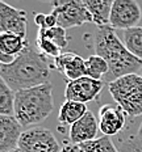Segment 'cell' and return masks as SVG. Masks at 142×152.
<instances>
[{
	"label": "cell",
	"instance_id": "obj_1",
	"mask_svg": "<svg viewBox=\"0 0 142 152\" xmlns=\"http://www.w3.org/2000/svg\"><path fill=\"white\" fill-rule=\"evenodd\" d=\"M0 77L15 92L30 89L50 83V66L46 56L28 42L12 63H0Z\"/></svg>",
	"mask_w": 142,
	"mask_h": 152
},
{
	"label": "cell",
	"instance_id": "obj_2",
	"mask_svg": "<svg viewBox=\"0 0 142 152\" xmlns=\"http://www.w3.org/2000/svg\"><path fill=\"white\" fill-rule=\"evenodd\" d=\"M93 46L96 55L102 56L109 66L108 83L126 75L138 74L142 68V61L129 53L110 25L97 28Z\"/></svg>",
	"mask_w": 142,
	"mask_h": 152
},
{
	"label": "cell",
	"instance_id": "obj_3",
	"mask_svg": "<svg viewBox=\"0 0 142 152\" xmlns=\"http://www.w3.org/2000/svg\"><path fill=\"white\" fill-rule=\"evenodd\" d=\"M54 110L53 84L16 92L15 117L23 127L36 126L43 122Z\"/></svg>",
	"mask_w": 142,
	"mask_h": 152
},
{
	"label": "cell",
	"instance_id": "obj_4",
	"mask_svg": "<svg viewBox=\"0 0 142 152\" xmlns=\"http://www.w3.org/2000/svg\"><path fill=\"white\" fill-rule=\"evenodd\" d=\"M108 91L128 117L135 118L142 115V76L140 74L126 75L110 81Z\"/></svg>",
	"mask_w": 142,
	"mask_h": 152
},
{
	"label": "cell",
	"instance_id": "obj_5",
	"mask_svg": "<svg viewBox=\"0 0 142 152\" xmlns=\"http://www.w3.org/2000/svg\"><path fill=\"white\" fill-rule=\"evenodd\" d=\"M52 13L55 15L58 26L63 29L80 26V25L93 23L90 11L82 0H70V1H53Z\"/></svg>",
	"mask_w": 142,
	"mask_h": 152
},
{
	"label": "cell",
	"instance_id": "obj_6",
	"mask_svg": "<svg viewBox=\"0 0 142 152\" xmlns=\"http://www.w3.org/2000/svg\"><path fill=\"white\" fill-rule=\"evenodd\" d=\"M18 150L21 152H61L62 147L50 130L30 127L21 135Z\"/></svg>",
	"mask_w": 142,
	"mask_h": 152
},
{
	"label": "cell",
	"instance_id": "obj_7",
	"mask_svg": "<svg viewBox=\"0 0 142 152\" xmlns=\"http://www.w3.org/2000/svg\"><path fill=\"white\" fill-rule=\"evenodd\" d=\"M142 17L141 7L134 0H115L110 12L109 25L113 29L128 30L135 28Z\"/></svg>",
	"mask_w": 142,
	"mask_h": 152
},
{
	"label": "cell",
	"instance_id": "obj_8",
	"mask_svg": "<svg viewBox=\"0 0 142 152\" xmlns=\"http://www.w3.org/2000/svg\"><path fill=\"white\" fill-rule=\"evenodd\" d=\"M104 85H105L104 80H95L88 76L67 81L65 89V99L66 101H77V102L87 104L99 97Z\"/></svg>",
	"mask_w": 142,
	"mask_h": 152
},
{
	"label": "cell",
	"instance_id": "obj_9",
	"mask_svg": "<svg viewBox=\"0 0 142 152\" xmlns=\"http://www.w3.org/2000/svg\"><path fill=\"white\" fill-rule=\"evenodd\" d=\"M128 114L117 104H105L99 110V129L105 137H117L125 130Z\"/></svg>",
	"mask_w": 142,
	"mask_h": 152
},
{
	"label": "cell",
	"instance_id": "obj_10",
	"mask_svg": "<svg viewBox=\"0 0 142 152\" xmlns=\"http://www.w3.org/2000/svg\"><path fill=\"white\" fill-rule=\"evenodd\" d=\"M26 12L0 0V33H13L26 39Z\"/></svg>",
	"mask_w": 142,
	"mask_h": 152
},
{
	"label": "cell",
	"instance_id": "obj_11",
	"mask_svg": "<svg viewBox=\"0 0 142 152\" xmlns=\"http://www.w3.org/2000/svg\"><path fill=\"white\" fill-rule=\"evenodd\" d=\"M99 121L92 112H88L75 122L68 130V138L72 144H83L87 142L95 140L99 131Z\"/></svg>",
	"mask_w": 142,
	"mask_h": 152
},
{
	"label": "cell",
	"instance_id": "obj_12",
	"mask_svg": "<svg viewBox=\"0 0 142 152\" xmlns=\"http://www.w3.org/2000/svg\"><path fill=\"white\" fill-rule=\"evenodd\" d=\"M53 66L67 79V81L86 76V59L75 53H62L58 58L53 59Z\"/></svg>",
	"mask_w": 142,
	"mask_h": 152
},
{
	"label": "cell",
	"instance_id": "obj_13",
	"mask_svg": "<svg viewBox=\"0 0 142 152\" xmlns=\"http://www.w3.org/2000/svg\"><path fill=\"white\" fill-rule=\"evenodd\" d=\"M23 132V126L15 115H0V152H9L18 148Z\"/></svg>",
	"mask_w": 142,
	"mask_h": 152
},
{
	"label": "cell",
	"instance_id": "obj_14",
	"mask_svg": "<svg viewBox=\"0 0 142 152\" xmlns=\"http://www.w3.org/2000/svg\"><path fill=\"white\" fill-rule=\"evenodd\" d=\"M83 1L92 16L93 24L97 28L109 25L110 12L115 0H83Z\"/></svg>",
	"mask_w": 142,
	"mask_h": 152
},
{
	"label": "cell",
	"instance_id": "obj_15",
	"mask_svg": "<svg viewBox=\"0 0 142 152\" xmlns=\"http://www.w3.org/2000/svg\"><path fill=\"white\" fill-rule=\"evenodd\" d=\"M88 112L87 105L77 101H65L59 107L58 113V122L59 126H71L78 122L82 117Z\"/></svg>",
	"mask_w": 142,
	"mask_h": 152
},
{
	"label": "cell",
	"instance_id": "obj_16",
	"mask_svg": "<svg viewBox=\"0 0 142 152\" xmlns=\"http://www.w3.org/2000/svg\"><path fill=\"white\" fill-rule=\"evenodd\" d=\"M25 38L13 33H0V53L5 55L17 56L26 46Z\"/></svg>",
	"mask_w": 142,
	"mask_h": 152
},
{
	"label": "cell",
	"instance_id": "obj_17",
	"mask_svg": "<svg viewBox=\"0 0 142 152\" xmlns=\"http://www.w3.org/2000/svg\"><path fill=\"white\" fill-rule=\"evenodd\" d=\"M124 45L132 55L142 61V26H135L124 31Z\"/></svg>",
	"mask_w": 142,
	"mask_h": 152
},
{
	"label": "cell",
	"instance_id": "obj_18",
	"mask_svg": "<svg viewBox=\"0 0 142 152\" xmlns=\"http://www.w3.org/2000/svg\"><path fill=\"white\" fill-rule=\"evenodd\" d=\"M109 74V66L102 56L91 55L86 59V76L95 80H103V76Z\"/></svg>",
	"mask_w": 142,
	"mask_h": 152
},
{
	"label": "cell",
	"instance_id": "obj_19",
	"mask_svg": "<svg viewBox=\"0 0 142 152\" xmlns=\"http://www.w3.org/2000/svg\"><path fill=\"white\" fill-rule=\"evenodd\" d=\"M16 92L12 91L4 80L0 79V115H15Z\"/></svg>",
	"mask_w": 142,
	"mask_h": 152
},
{
	"label": "cell",
	"instance_id": "obj_20",
	"mask_svg": "<svg viewBox=\"0 0 142 152\" xmlns=\"http://www.w3.org/2000/svg\"><path fill=\"white\" fill-rule=\"evenodd\" d=\"M115 144L118 152H142V140L137 137V132L126 134L122 131Z\"/></svg>",
	"mask_w": 142,
	"mask_h": 152
},
{
	"label": "cell",
	"instance_id": "obj_21",
	"mask_svg": "<svg viewBox=\"0 0 142 152\" xmlns=\"http://www.w3.org/2000/svg\"><path fill=\"white\" fill-rule=\"evenodd\" d=\"M80 147L84 152H118L115 142L110 139V137H105V135L80 144Z\"/></svg>",
	"mask_w": 142,
	"mask_h": 152
},
{
	"label": "cell",
	"instance_id": "obj_22",
	"mask_svg": "<svg viewBox=\"0 0 142 152\" xmlns=\"http://www.w3.org/2000/svg\"><path fill=\"white\" fill-rule=\"evenodd\" d=\"M37 34L53 41L61 50L66 49L68 45V38H67L66 29H63L61 26H54L52 29H38V33Z\"/></svg>",
	"mask_w": 142,
	"mask_h": 152
},
{
	"label": "cell",
	"instance_id": "obj_23",
	"mask_svg": "<svg viewBox=\"0 0 142 152\" xmlns=\"http://www.w3.org/2000/svg\"><path fill=\"white\" fill-rule=\"evenodd\" d=\"M36 47L46 58L49 56V58L55 59L62 54V50L59 49L53 41L47 39V38L42 37V36H38V34H37V38H36Z\"/></svg>",
	"mask_w": 142,
	"mask_h": 152
},
{
	"label": "cell",
	"instance_id": "obj_24",
	"mask_svg": "<svg viewBox=\"0 0 142 152\" xmlns=\"http://www.w3.org/2000/svg\"><path fill=\"white\" fill-rule=\"evenodd\" d=\"M34 23L38 25V29H52L54 26H58L55 15L52 13V12L49 15L36 13V16H34Z\"/></svg>",
	"mask_w": 142,
	"mask_h": 152
},
{
	"label": "cell",
	"instance_id": "obj_25",
	"mask_svg": "<svg viewBox=\"0 0 142 152\" xmlns=\"http://www.w3.org/2000/svg\"><path fill=\"white\" fill-rule=\"evenodd\" d=\"M61 152H84V151L82 150V147H80V145H78V144L66 143L62 147V151Z\"/></svg>",
	"mask_w": 142,
	"mask_h": 152
},
{
	"label": "cell",
	"instance_id": "obj_26",
	"mask_svg": "<svg viewBox=\"0 0 142 152\" xmlns=\"http://www.w3.org/2000/svg\"><path fill=\"white\" fill-rule=\"evenodd\" d=\"M137 137L142 140V122L140 123V126H138V129H137Z\"/></svg>",
	"mask_w": 142,
	"mask_h": 152
},
{
	"label": "cell",
	"instance_id": "obj_27",
	"mask_svg": "<svg viewBox=\"0 0 142 152\" xmlns=\"http://www.w3.org/2000/svg\"><path fill=\"white\" fill-rule=\"evenodd\" d=\"M9 152H21V151L18 150V148H16V150H13V151H9Z\"/></svg>",
	"mask_w": 142,
	"mask_h": 152
},
{
	"label": "cell",
	"instance_id": "obj_28",
	"mask_svg": "<svg viewBox=\"0 0 142 152\" xmlns=\"http://www.w3.org/2000/svg\"><path fill=\"white\" fill-rule=\"evenodd\" d=\"M138 74H140V75H141V76H142V68H141V69H140V72H138Z\"/></svg>",
	"mask_w": 142,
	"mask_h": 152
}]
</instances>
